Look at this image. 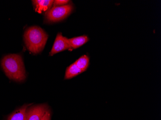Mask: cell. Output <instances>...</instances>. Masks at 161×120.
Wrapping results in <instances>:
<instances>
[{"label": "cell", "instance_id": "8fae6325", "mask_svg": "<svg viewBox=\"0 0 161 120\" xmlns=\"http://www.w3.org/2000/svg\"><path fill=\"white\" fill-rule=\"evenodd\" d=\"M69 2L68 0H55L53 2V7L64 6L67 5Z\"/></svg>", "mask_w": 161, "mask_h": 120}, {"label": "cell", "instance_id": "277c9868", "mask_svg": "<svg viewBox=\"0 0 161 120\" xmlns=\"http://www.w3.org/2000/svg\"><path fill=\"white\" fill-rule=\"evenodd\" d=\"M48 110L46 104L29 106L26 111V120H42Z\"/></svg>", "mask_w": 161, "mask_h": 120}, {"label": "cell", "instance_id": "30bf717a", "mask_svg": "<svg viewBox=\"0 0 161 120\" xmlns=\"http://www.w3.org/2000/svg\"><path fill=\"white\" fill-rule=\"evenodd\" d=\"M89 58L86 55H84L77 60L75 62V64L83 72H85L88 68L89 65Z\"/></svg>", "mask_w": 161, "mask_h": 120}, {"label": "cell", "instance_id": "ba28073f", "mask_svg": "<svg viewBox=\"0 0 161 120\" xmlns=\"http://www.w3.org/2000/svg\"><path fill=\"white\" fill-rule=\"evenodd\" d=\"M89 39L86 36H79L69 39V45L72 50L79 48L86 43Z\"/></svg>", "mask_w": 161, "mask_h": 120}, {"label": "cell", "instance_id": "8992f818", "mask_svg": "<svg viewBox=\"0 0 161 120\" xmlns=\"http://www.w3.org/2000/svg\"><path fill=\"white\" fill-rule=\"evenodd\" d=\"M54 1L53 0H35L32 1L34 10L39 13L48 11L52 6Z\"/></svg>", "mask_w": 161, "mask_h": 120}, {"label": "cell", "instance_id": "3957f363", "mask_svg": "<svg viewBox=\"0 0 161 120\" xmlns=\"http://www.w3.org/2000/svg\"><path fill=\"white\" fill-rule=\"evenodd\" d=\"M73 7L71 4L53 7L46 13L47 20L50 22L60 21L67 18L71 13Z\"/></svg>", "mask_w": 161, "mask_h": 120}, {"label": "cell", "instance_id": "7c38bea8", "mask_svg": "<svg viewBox=\"0 0 161 120\" xmlns=\"http://www.w3.org/2000/svg\"><path fill=\"white\" fill-rule=\"evenodd\" d=\"M51 120V113L50 112L49 109L46 112L44 116L42 117V120Z\"/></svg>", "mask_w": 161, "mask_h": 120}, {"label": "cell", "instance_id": "7a4b0ae2", "mask_svg": "<svg viewBox=\"0 0 161 120\" xmlns=\"http://www.w3.org/2000/svg\"><path fill=\"white\" fill-rule=\"evenodd\" d=\"M24 38L29 51L32 54H37L41 52L45 47L48 35L41 28L33 26L26 30Z\"/></svg>", "mask_w": 161, "mask_h": 120}, {"label": "cell", "instance_id": "5b68a950", "mask_svg": "<svg viewBox=\"0 0 161 120\" xmlns=\"http://www.w3.org/2000/svg\"><path fill=\"white\" fill-rule=\"evenodd\" d=\"M66 50H72L69 45V39L62 36L61 33H58L56 37L53 47L51 51L50 52L49 55L52 56L55 54H58V52L64 51Z\"/></svg>", "mask_w": 161, "mask_h": 120}, {"label": "cell", "instance_id": "9c48e42d", "mask_svg": "<svg viewBox=\"0 0 161 120\" xmlns=\"http://www.w3.org/2000/svg\"><path fill=\"white\" fill-rule=\"evenodd\" d=\"M82 70H80L78 67L76 65L75 63L71 64L67 68L65 72V79H69L77 76L80 73H82Z\"/></svg>", "mask_w": 161, "mask_h": 120}, {"label": "cell", "instance_id": "52a82bcc", "mask_svg": "<svg viewBox=\"0 0 161 120\" xmlns=\"http://www.w3.org/2000/svg\"><path fill=\"white\" fill-rule=\"evenodd\" d=\"M31 104L24 105L14 111L7 118V120H26V111Z\"/></svg>", "mask_w": 161, "mask_h": 120}, {"label": "cell", "instance_id": "6da1fadb", "mask_svg": "<svg viewBox=\"0 0 161 120\" xmlns=\"http://www.w3.org/2000/svg\"><path fill=\"white\" fill-rule=\"evenodd\" d=\"M1 65L10 79L22 82L26 78L25 67L21 56L16 54L7 55L2 59Z\"/></svg>", "mask_w": 161, "mask_h": 120}]
</instances>
